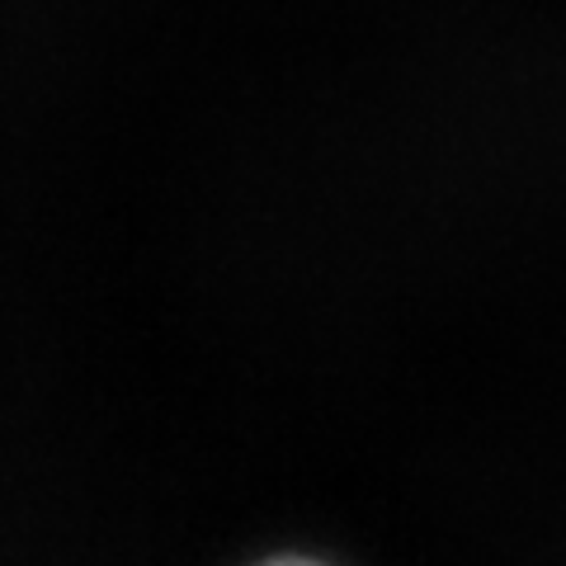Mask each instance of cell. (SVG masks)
I'll return each instance as SVG.
<instances>
[{
    "label": "cell",
    "instance_id": "obj_1",
    "mask_svg": "<svg viewBox=\"0 0 566 566\" xmlns=\"http://www.w3.org/2000/svg\"><path fill=\"white\" fill-rule=\"evenodd\" d=\"M274 566H312V562H274Z\"/></svg>",
    "mask_w": 566,
    "mask_h": 566
}]
</instances>
